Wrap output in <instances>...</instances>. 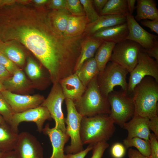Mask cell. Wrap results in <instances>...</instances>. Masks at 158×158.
<instances>
[{
  "mask_svg": "<svg viewBox=\"0 0 158 158\" xmlns=\"http://www.w3.org/2000/svg\"><path fill=\"white\" fill-rule=\"evenodd\" d=\"M126 22V14L100 15L95 22L87 24L83 35L90 36L101 29Z\"/></svg>",
  "mask_w": 158,
  "mask_h": 158,
  "instance_id": "obj_19",
  "label": "cell"
},
{
  "mask_svg": "<svg viewBox=\"0 0 158 158\" xmlns=\"http://www.w3.org/2000/svg\"><path fill=\"white\" fill-rule=\"evenodd\" d=\"M110 107L109 116L114 124L121 128L131 119L135 114L132 98L126 92L114 90L108 95Z\"/></svg>",
  "mask_w": 158,
  "mask_h": 158,
  "instance_id": "obj_5",
  "label": "cell"
},
{
  "mask_svg": "<svg viewBox=\"0 0 158 158\" xmlns=\"http://www.w3.org/2000/svg\"><path fill=\"white\" fill-rule=\"evenodd\" d=\"M125 148L134 147L142 155L149 157L150 153V145L149 141L135 137L130 139L126 138L123 140Z\"/></svg>",
  "mask_w": 158,
  "mask_h": 158,
  "instance_id": "obj_30",
  "label": "cell"
},
{
  "mask_svg": "<svg viewBox=\"0 0 158 158\" xmlns=\"http://www.w3.org/2000/svg\"><path fill=\"white\" fill-rule=\"evenodd\" d=\"M2 83L5 90L12 92L25 90L29 87L30 85L24 73L19 68Z\"/></svg>",
  "mask_w": 158,
  "mask_h": 158,
  "instance_id": "obj_24",
  "label": "cell"
},
{
  "mask_svg": "<svg viewBox=\"0 0 158 158\" xmlns=\"http://www.w3.org/2000/svg\"><path fill=\"white\" fill-rule=\"evenodd\" d=\"M128 12L127 0H108L100 15H125Z\"/></svg>",
  "mask_w": 158,
  "mask_h": 158,
  "instance_id": "obj_28",
  "label": "cell"
},
{
  "mask_svg": "<svg viewBox=\"0 0 158 158\" xmlns=\"http://www.w3.org/2000/svg\"><path fill=\"white\" fill-rule=\"evenodd\" d=\"M19 134L6 122L0 124V151L6 153L13 150Z\"/></svg>",
  "mask_w": 158,
  "mask_h": 158,
  "instance_id": "obj_21",
  "label": "cell"
},
{
  "mask_svg": "<svg viewBox=\"0 0 158 158\" xmlns=\"http://www.w3.org/2000/svg\"><path fill=\"white\" fill-rule=\"evenodd\" d=\"M150 145V153L149 158H158V139L153 133H150L149 137Z\"/></svg>",
  "mask_w": 158,
  "mask_h": 158,
  "instance_id": "obj_38",
  "label": "cell"
},
{
  "mask_svg": "<svg viewBox=\"0 0 158 158\" xmlns=\"http://www.w3.org/2000/svg\"><path fill=\"white\" fill-rule=\"evenodd\" d=\"M137 14L134 17L138 21L144 20H153L158 18V10L153 0H137Z\"/></svg>",
  "mask_w": 158,
  "mask_h": 158,
  "instance_id": "obj_22",
  "label": "cell"
},
{
  "mask_svg": "<svg viewBox=\"0 0 158 158\" xmlns=\"http://www.w3.org/2000/svg\"><path fill=\"white\" fill-rule=\"evenodd\" d=\"M0 64L4 66L11 75L19 68L15 63L1 52Z\"/></svg>",
  "mask_w": 158,
  "mask_h": 158,
  "instance_id": "obj_36",
  "label": "cell"
},
{
  "mask_svg": "<svg viewBox=\"0 0 158 158\" xmlns=\"http://www.w3.org/2000/svg\"><path fill=\"white\" fill-rule=\"evenodd\" d=\"M116 43L103 41L96 51L94 58L99 72L103 71L110 61L113 49Z\"/></svg>",
  "mask_w": 158,
  "mask_h": 158,
  "instance_id": "obj_26",
  "label": "cell"
},
{
  "mask_svg": "<svg viewBox=\"0 0 158 158\" xmlns=\"http://www.w3.org/2000/svg\"><path fill=\"white\" fill-rule=\"evenodd\" d=\"M142 49L139 44L134 41L123 40L115 44L110 61L117 64L130 73L137 64Z\"/></svg>",
  "mask_w": 158,
  "mask_h": 158,
  "instance_id": "obj_9",
  "label": "cell"
},
{
  "mask_svg": "<svg viewBox=\"0 0 158 158\" xmlns=\"http://www.w3.org/2000/svg\"><path fill=\"white\" fill-rule=\"evenodd\" d=\"M128 73L117 64L109 62L104 70L99 72L97 77L98 86L103 95L108 98L116 86H120L123 91L127 92L128 85L126 78Z\"/></svg>",
  "mask_w": 158,
  "mask_h": 158,
  "instance_id": "obj_6",
  "label": "cell"
},
{
  "mask_svg": "<svg viewBox=\"0 0 158 158\" xmlns=\"http://www.w3.org/2000/svg\"><path fill=\"white\" fill-rule=\"evenodd\" d=\"M93 145H89L85 150L75 154H65L64 158H85L87 153L92 150Z\"/></svg>",
  "mask_w": 158,
  "mask_h": 158,
  "instance_id": "obj_40",
  "label": "cell"
},
{
  "mask_svg": "<svg viewBox=\"0 0 158 158\" xmlns=\"http://www.w3.org/2000/svg\"><path fill=\"white\" fill-rule=\"evenodd\" d=\"M49 7L54 10L66 8V0H52L49 1Z\"/></svg>",
  "mask_w": 158,
  "mask_h": 158,
  "instance_id": "obj_42",
  "label": "cell"
},
{
  "mask_svg": "<svg viewBox=\"0 0 158 158\" xmlns=\"http://www.w3.org/2000/svg\"><path fill=\"white\" fill-rule=\"evenodd\" d=\"M67 115L65 119L66 124V133L71 138L70 145L64 148L67 154H75L84 149L80 136V128L83 116L77 110L74 102L68 99H65Z\"/></svg>",
  "mask_w": 158,
  "mask_h": 158,
  "instance_id": "obj_7",
  "label": "cell"
},
{
  "mask_svg": "<svg viewBox=\"0 0 158 158\" xmlns=\"http://www.w3.org/2000/svg\"><path fill=\"white\" fill-rule=\"evenodd\" d=\"M126 148L123 144L116 143L111 147V153L114 158H122L125 155Z\"/></svg>",
  "mask_w": 158,
  "mask_h": 158,
  "instance_id": "obj_37",
  "label": "cell"
},
{
  "mask_svg": "<svg viewBox=\"0 0 158 158\" xmlns=\"http://www.w3.org/2000/svg\"><path fill=\"white\" fill-rule=\"evenodd\" d=\"M114 124L108 114L83 117L80 131L83 145H94L99 142H107L115 131Z\"/></svg>",
  "mask_w": 158,
  "mask_h": 158,
  "instance_id": "obj_2",
  "label": "cell"
},
{
  "mask_svg": "<svg viewBox=\"0 0 158 158\" xmlns=\"http://www.w3.org/2000/svg\"><path fill=\"white\" fill-rule=\"evenodd\" d=\"M130 74L127 92L129 95L146 76L151 77L158 82V63L141 49L137 64Z\"/></svg>",
  "mask_w": 158,
  "mask_h": 158,
  "instance_id": "obj_8",
  "label": "cell"
},
{
  "mask_svg": "<svg viewBox=\"0 0 158 158\" xmlns=\"http://www.w3.org/2000/svg\"><path fill=\"white\" fill-rule=\"evenodd\" d=\"M129 158H149L148 157L142 154L137 150L130 148L128 152Z\"/></svg>",
  "mask_w": 158,
  "mask_h": 158,
  "instance_id": "obj_44",
  "label": "cell"
},
{
  "mask_svg": "<svg viewBox=\"0 0 158 158\" xmlns=\"http://www.w3.org/2000/svg\"><path fill=\"white\" fill-rule=\"evenodd\" d=\"M80 1L83 7L88 24L96 21L100 16L93 7L92 0H80Z\"/></svg>",
  "mask_w": 158,
  "mask_h": 158,
  "instance_id": "obj_31",
  "label": "cell"
},
{
  "mask_svg": "<svg viewBox=\"0 0 158 158\" xmlns=\"http://www.w3.org/2000/svg\"><path fill=\"white\" fill-rule=\"evenodd\" d=\"M14 113L23 112L40 106L44 100L39 94L20 95L5 90L1 92Z\"/></svg>",
  "mask_w": 158,
  "mask_h": 158,
  "instance_id": "obj_13",
  "label": "cell"
},
{
  "mask_svg": "<svg viewBox=\"0 0 158 158\" xmlns=\"http://www.w3.org/2000/svg\"><path fill=\"white\" fill-rule=\"evenodd\" d=\"M13 150L18 158H43L41 145L34 136L28 132L19 133Z\"/></svg>",
  "mask_w": 158,
  "mask_h": 158,
  "instance_id": "obj_12",
  "label": "cell"
},
{
  "mask_svg": "<svg viewBox=\"0 0 158 158\" xmlns=\"http://www.w3.org/2000/svg\"><path fill=\"white\" fill-rule=\"evenodd\" d=\"M126 16L128 34L125 40L134 41L145 49L158 45V36L150 33L144 29L132 15L128 12L126 14Z\"/></svg>",
  "mask_w": 158,
  "mask_h": 158,
  "instance_id": "obj_11",
  "label": "cell"
},
{
  "mask_svg": "<svg viewBox=\"0 0 158 158\" xmlns=\"http://www.w3.org/2000/svg\"><path fill=\"white\" fill-rule=\"evenodd\" d=\"M42 132L49 137L53 148L52 154L48 158H64V146L69 137L54 127L50 128L49 123L46 125Z\"/></svg>",
  "mask_w": 158,
  "mask_h": 158,
  "instance_id": "obj_15",
  "label": "cell"
},
{
  "mask_svg": "<svg viewBox=\"0 0 158 158\" xmlns=\"http://www.w3.org/2000/svg\"><path fill=\"white\" fill-rule=\"evenodd\" d=\"M65 98L59 83L53 84L47 98L40 105L46 107L55 122L54 127L66 133L62 104Z\"/></svg>",
  "mask_w": 158,
  "mask_h": 158,
  "instance_id": "obj_10",
  "label": "cell"
},
{
  "mask_svg": "<svg viewBox=\"0 0 158 158\" xmlns=\"http://www.w3.org/2000/svg\"><path fill=\"white\" fill-rule=\"evenodd\" d=\"M14 114L1 93L0 92V115L6 123L11 125Z\"/></svg>",
  "mask_w": 158,
  "mask_h": 158,
  "instance_id": "obj_33",
  "label": "cell"
},
{
  "mask_svg": "<svg viewBox=\"0 0 158 158\" xmlns=\"http://www.w3.org/2000/svg\"><path fill=\"white\" fill-rule=\"evenodd\" d=\"M108 0H92L97 11L99 12L103 9Z\"/></svg>",
  "mask_w": 158,
  "mask_h": 158,
  "instance_id": "obj_46",
  "label": "cell"
},
{
  "mask_svg": "<svg viewBox=\"0 0 158 158\" xmlns=\"http://www.w3.org/2000/svg\"><path fill=\"white\" fill-rule=\"evenodd\" d=\"M141 24L150 28L152 31L158 34V18L153 20H144L141 21Z\"/></svg>",
  "mask_w": 158,
  "mask_h": 158,
  "instance_id": "obj_39",
  "label": "cell"
},
{
  "mask_svg": "<svg viewBox=\"0 0 158 158\" xmlns=\"http://www.w3.org/2000/svg\"><path fill=\"white\" fill-rule=\"evenodd\" d=\"M25 71L30 79L33 80H38L42 76V71L36 62L31 58L28 59Z\"/></svg>",
  "mask_w": 158,
  "mask_h": 158,
  "instance_id": "obj_32",
  "label": "cell"
},
{
  "mask_svg": "<svg viewBox=\"0 0 158 158\" xmlns=\"http://www.w3.org/2000/svg\"><path fill=\"white\" fill-rule=\"evenodd\" d=\"M136 1L135 0H127L128 12L130 14H132L136 8L135 6Z\"/></svg>",
  "mask_w": 158,
  "mask_h": 158,
  "instance_id": "obj_47",
  "label": "cell"
},
{
  "mask_svg": "<svg viewBox=\"0 0 158 158\" xmlns=\"http://www.w3.org/2000/svg\"><path fill=\"white\" fill-rule=\"evenodd\" d=\"M5 90L2 82L0 80V92Z\"/></svg>",
  "mask_w": 158,
  "mask_h": 158,
  "instance_id": "obj_50",
  "label": "cell"
},
{
  "mask_svg": "<svg viewBox=\"0 0 158 158\" xmlns=\"http://www.w3.org/2000/svg\"><path fill=\"white\" fill-rule=\"evenodd\" d=\"M109 147L107 142H101L94 145L91 158H102L106 150Z\"/></svg>",
  "mask_w": 158,
  "mask_h": 158,
  "instance_id": "obj_35",
  "label": "cell"
},
{
  "mask_svg": "<svg viewBox=\"0 0 158 158\" xmlns=\"http://www.w3.org/2000/svg\"><path fill=\"white\" fill-rule=\"evenodd\" d=\"M71 15L66 8L54 10L51 13V20L54 28L63 34L67 27L69 16Z\"/></svg>",
  "mask_w": 158,
  "mask_h": 158,
  "instance_id": "obj_27",
  "label": "cell"
},
{
  "mask_svg": "<svg viewBox=\"0 0 158 158\" xmlns=\"http://www.w3.org/2000/svg\"><path fill=\"white\" fill-rule=\"evenodd\" d=\"M97 75L88 83L81 98L74 102L77 110L83 117L110 113V107L108 99L100 91Z\"/></svg>",
  "mask_w": 158,
  "mask_h": 158,
  "instance_id": "obj_4",
  "label": "cell"
},
{
  "mask_svg": "<svg viewBox=\"0 0 158 158\" xmlns=\"http://www.w3.org/2000/svg\"><path fill=\"white\" fill-rule=\"evenodd\" d=\"M142 50L151 57L154 58L158 63V45L147 49L142 48Z\"/></svg>",
  "mask_w": 158,
  "mask_h": 158,
  "instance_id": "obj_43",
  "label": "cell"
},
{
  "mask_svg": "<svg viewBox=\"0 0 158 158\" xmlns=\"http://www.w3.org/2000/svg\"><path fill=\"white\" fill-rule=\"evenodd\" d=\"M0 52L15 64L19 66L24 65L25 55L20 49L15 46L3 44L0 45Z\"/></svg>",
  "mask_w": 158,
  "mask_h": 158,
  "instance_id": "obj_29",
  "label": "cell"
},
{
  "mask_svg": "<svg viewBox=\"0 0 158 158\" xmlns=\"http://www.w3.org/2000/svg\"><path fill=\"white\" fill-rule=\"evenodd\" d=\"M149 120L147 118L135 114L123 126L122 128L128 131L126 138L138 137L149 141L150 134L149 127Z\"/></svg>",
  "mask_w": 158,
  "mask_h": 158,
  "instance_id": "obj_16",
  "label": "cell"
},
{
  "mask_svg": "<svg viewBox=\"0 0 158 158\" xmlns=\"http://www.w3.org/2000/svg\"><path fill=\"white\" fill-rule=\"evenodd\" d=\"M87 24V20L85 16H75L71 15L63 34L65 37L69 38L82 35H83Z\"/></svg>",
  "mask_w": 158,
  "mask_h": 158,
  "instance_id": "obj_23",
  "label": "cell"
},
{
  "mask_svg": "<svg viewBox=\"0 0 158 158\" xmlns=\"http://www.w3.org/2000/svg\"><path fill=\"white\" fill-rule=\"evenodd\" d=\"M66 8L72 15L75 16H85L80 0H66Z\"/></svg>",
  "mask_w": 158,
  "mask_h": 158,
  "instance_id": "obj_34",
  "label": "cell"
},
{
  "mask_svg": "<svg viewBox=\"0 0 158 158\" xmlns=\"http://www.w3.org/2000/svg\"><path fill=\"white\" fill-rule=\"evenodd\" d=\"M5 122L3 118L0 115V124L4 123Z\"/></svg>",
  "mask_w": 158,
  "mask_h": 158,
  "instance_id": "obj_51",
  "label": "cell"
},
{
  "mask_svg": "<svg viewBox=\"0 0 158 158\" xmlns=\"http://www.w3.org/2000/svg\"><path fill=\"white\" fill-rule=\"evenodd\" d=\"M38 30L18 28L20 41L31 51L48 70L53 83L73 73L81 51L82 37L69 38L59 32L51 23Z\"/></svg>",
  "mask_w": 158,
  "mask_h": 158,
  "instance_id": "obj_1",
  "label": "cell"
},
{
  "mask_svg": "<svg viewBox=\"0 0 158 158\" xmlns=\"http://www.w3.org/2000/svg\"><path fill=\"white\" fill-rule=\"evenodd\" d=\"M3 158H18L16 152L12 150L5 153Z\"/></svg>",
  "mask_w": 158,
  "mask_h": 158,
  "instance_id": "obj_48",
  "label": "cell"
},
{
  "mask_svg": "<svg viewBox=\"0 0 158 158\" xmlns=\"http://www.w3.org/2000/svg\"><path fill=\"white\" fill-rule=\"evenodd\" d=\"M128 34L126 22L101 29L90 36L104 41L117 43L125 40Z\"/></svg>",
  "mask_w": 158,
  "mask_h": 158,
  "instance_id": "obj_18",
  "label": "cell"
},
{
  "mask_svg": "<svg viewBox=\"0 0 158 158\" xmlns=\"http://www.w3.org/2000/svg\"><path fill=\"white\" fill-rule=\"evenodd\" d=\"M11 75L6 68L0 64V80L2 82Z\"/></svg>",
  "mask_w": 158,
  "mask_h": 158,
  "instance_id": "obj_45",
  "label": "cell"
},
{
  "mask_svg": "<svg viewBox=\"0 0 158 158\" xmlns=\"http://www.w3.org/2000/svg\"><path fill=\"white\" fill-rule=\"evenodd\" d=\"M149 127L153 132L157 138H158V116L156 115L149 119Z\"/></svg>",
  "mask_w": 158,
  "mask_h": 158,
  "instance_id": "obj_41",
  "label": "cell"
},
{
  "mask_svg": "<svg viewBox=\"0 0 158 158\" xmlns=\"http://www.w3.org/2000/svg\"><path fill=\"white\" fill-rule=\"evenodd\" d=\"M59 83L65 98L73 102L81 98L86 88L75 73L62 79Z\"/></svg>",
  "mask_w": 158,
  "mask_h": 158,
  "instance_id": "obj_17",
  "label": "cell"
},
{
  "mask_svg": "<svg viewBox=\"0 0 158 158\" xmlns=\"http://www.w3.org/2000/svg\"><path fill=\"white\" fill-rule=\"evenodd\" d=\"M83 85L86 87L91 80L99 73L94 57L86 61L75 72Z\"/></svg>",
  "mask_w": 158,
  "mask_h": 158,
  "instance_id": "obj_25",
  "label": "cell"
},
{
  "mask_svg": "<svg viewBox=\"0 0 158 158\" xmlns=\"http://www.w3.org/2000/svg\"><path fill=\"white\" fill-rule=\"evenodd\" d=\"M158 83L154 78L145 77L135 87L132 93L135 114L149 119L157 115Z\"/></svg>",
  "mask_w": 158,
  "mask_h": 158,
  "instance_id": "obj_3",
  "label": "cell"
},
{
  "mask_svg": "<svg viewBox=\"0 0 158 158\" xmlns=\"http://www.w3.org/2000/svg\"><path fill=\"white\" fill-rule=\"evenodd\" d=\"M50 114L47 109L40 106L19 113H15L13 116L11 126L18 131L19 124L24 121L32 122L36 124L38 131L42 132L44 124L46 120L51 119Z\"/></svg>",
  "mask_w": 158,
  "mask_h": 158,
  "instance_id": "obj_14",
  "label": "cell"
},
{
  "mask_svg": "<svg viewBox=\"0 0 158 158\" xmlns=\"http://www.w3.org/2000/svg\"><path fill=\"white\" fill-rule=\"evenodd\" d=\"M34 2L38 5H42L44 4L49 1L47 0H35Z\"/></svg>",
  "mask_w": 158,
  "mask_h": 158,
  "instance_id": "obj_49",
  "label": "cell"
},
{
  "mask_svg": "<svg viewBox=\"0 0 158 158\" xmlns=\"http://www.w3.org/2000/svg\"><path fill=\"white\" fill-rule=\"evenodd\" d=\"M103 41L90 36L85 37L81 43V51L75 66V72L86 61L94 57L96 51Z\"/></svg>",
  "mask_w": 158,
  "mask_h": 158,
  "instance_id": "obj_20",
  "label": "cell"
},
{
  "mask_svg": "<svg viewBox=\"0 0 158 158\" xmlns=\"http://www.w3.org/2000/svg\"><path fill=\"white\" fill-rule=\"evenodd\" d=\"M5 153L0 151V158H3Z\"/></svg>",
  "mask_w": 158,
  "mask_h": 158,
  "instance_id": "obj_52",
  "label": "cell"
}]
</instances>
